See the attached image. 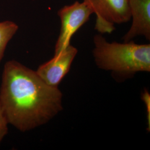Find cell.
Returning <instances> with one entry per match:
<instances>
[{
    "label": "cell",
    "mask_w": 150,
    "mask_h": 150,
    "mask_svg": "<svg viewBox=\"0 0 150 150\" xmlns=\"http://www.w3.org/2000/svg\"><path fill=\"white\" fill-rule=\"evenodd\" d=\"M18 29V26L13 22H0V63L4 56L7 44Z\"/></svg>",
    "instance_id": "cell-7"
},
{
    "label": "cell",
    "mask_w": 150,
    "mask_h": 150,
    "mask_svg": "<svg viewBox=\"0 0 150 150\" xmlns=\"http://www.w3.org/2000/svg\"><path fill=\"white\" fill-rule=\"evenodd\" d=\"M132 25L123 37V42L141 36L150 40V0H129Z\"/></svg>",
    "instance_id": "cell-6"
},
{
    "label": "cell",
    "mask_w": 150,
    "mask_h": 150,
    "mask_svg": "<svg viewBox=\"0 0 150 150\" xmlns=\"http://www.w3.org/2000/svg\"><path fill=\"white\" fill-rule=\"evenodd\" d=\"M93 13L92 9L84 1H76L59 10L57 14L61 20V27L54 47V54H59L70 45L73 35L88 21Z\"/></svg>",
    "instance_id": "cell-4"
},
{
    "label": "cell",
    "mask_w": 150,
    "mask_h": 150,
    "mask_svg": "<svg viewBox=\"0 0 150 150\" xmlns=\"http://www.w3.org/2000/svg\"><path fill=\"white\" fill-rule=\"evenodd\" d=\"M8 123L0 107V144L8 133Z\"/></svg>",
    "instance_id": "cell-8"
},
{
    "label": "cell",
    "mask_w": 150,
    "mask_h": 150,
    "mask_svg": "<svg viewBox=\"0 0 150 150\" xmlns=\"http://www.w3.org/2000/svg\"><path fill=\"white\" fill-rule=\"evenodd\" d=\"M96 16L95 28L101 34L111 33L115 24L131 19L129 0H83Z\"/></svg>",
    "instance_id": "cell-3"
},
{
    "label": "cell",
    "mask_w": 150,
    "mask_h": 150,
    "mask_svg": "<svg viewBox=\"0 0 150 150\" xmlns=\"http://www.w3.org/2000/svg\"><path fill=\"white\" fill-rule=\"evenodd\" d=\"M77 54V49L70 45L59 54L39 66L36 71L39 77L49 86H58L69 72L72 63Z\"/></svg>",
    "instance_id": "cell-5"
},
{
    "label": "cell",
    "mask_w": 150,
    "mask_h": 150,
    "mask_svg": "<svg viewBox=\"0 0 150 150\" xmlns=\"http://www.w3.org/2000/svg\"><path fill=\"white\" fill-rule=\"evenodd\" d=\"M93 44V56L101 69L126 77L150 71V44L109 42L101 33L94 36Z\"/></svg>",
    "instance_id": "cell-2"
},
{
    "label": "cell",
    "mask_w": 150,
    "mask_h": 150,
    "mask_svg": "<svg viewBox=\"0 0 150 150\" xmlns=\"http://www.w3.org/2000/svg\"><path fill=\"white\" fill-rule=\"evenodd\" d=\"M59 87L46 84L15 60L6 62L0 86V107L9 125L26 132L47 123L62 109Z\"/></svg>",
    "instance_id": "cell-1"
}]
</instances>
